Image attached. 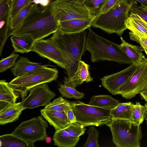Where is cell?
I'll list each match as a JSON object with an SVG mask.
<instances>
[{"instance_id":"6da1fadb","label":"cell","mask_w":147,"mask_h":147,"mask_svg":"<svg viewBox=\"0 0 147 147\" xmlns=\"http://www.w3.org/2000/svg\"><path fill=\"white\" fill-rule=\"evenodd\" d=\"M59 29V23L51 12L50 4L44 7L34 3L18 27L9 32L8 36L29 37L36 42Z\"/></svg>"},{"instance_id":"7a4b0ae2","label":"cell","mask_w":147,"mask_h":147,"mask_svg":"<svg viewBox=\"0 0 147 147\" xmlns=\"http://www.w3.org/2000/svg\"><path fill=\"white\" fill-rule=\"evenodd\" d=\"M86 30L79 33L67 34L59 29L48 38L63 54L66 62L65 70L69 78L76 72L78 62L86 51Z\"/></svg>"},{"instance_id":"3957f363","label":"cell","mask_w":147,"mask_h":147,"mask_svg":"<svg viewBox=\"0 0 147 147\" xmlns=\"http://www.w3.org/2000/svg\"><path fill=\"white\" fill-rule=\"evenodd\" d=\"M88 29L89 32L86 38L85 48L86 51L90 53L92 62L108 61L121 64L131 65L133 63L120 45L97 35L90 27Z\"/></svg>"},{"instance_id":"277c9868","label":"cell","mask_w":147,"mask_h":147,"mask_svg":"<svg viewBox=\"0 0 147 147\" xmlns=\"http://www.w3.org/2000/svg\"><path fill=\"white\" fill-rule=\"evenodd\" d=\"M135 0H120L106 12L98 15L92 22V26L98 28L109 34L115 33L119 36L127 29L125 21L128 18L130 8Z\"/></svg>"},{"instance_id":"5b68a950","label":"cell","mask_w":147,"mask_h":147,"mask_svg":"<svg viewBox=\"0 0 147 147\" xmlns=\"http://www.w3.org/2000/svg\"><path fill=\"white\" fill-rule=\"evenodd\" d=\"M58 71L56 68L44 67L16 77L9 84L15 94L23 100L29 90L39 84L51 82L57 78Z\"/></svg>"},{"instance_id":"8992f818","label":"cell","mask_w":147,"mask_h":147,"mask_svg":"<svg viewBox=\"0 0 147 147\" xmlns=\"http://www.w3.org/2000/svg\"><path fill=\"white\" fill-rule=\"evenodd\" d=\"M112 136V141L117 147H140L142 134L140 125L131 121L113 119L107 125Z\"/></svg>"},{"instance_id":"52a82bcc","label":"cell","mask_w":147,"mask_h":147,"mask_svg":"<svg viewBox=\"0 0 147 147\" xmlns=\"http://www.w3.org/2000/svg\"><path fill=\"white\" fill-rule=\"evenodd\" d=\"M76 121L86 127L107 125L112 121L111 110L90 105L80 101L70 102Z\"/></svg>"},{"instance_id":"ba28073f","label":"cell","mask_w":147,"mask_h":147,"mask_svg":"<svg viewBox=\"0 0 147 147\" xmlns=\"http://www.w3.org/2000/svg\"><path fill=\"white\" fill-rule=\"evenodd\" d=\"M41 115L22 122L12 134L24 141L28 147L34 146V142L44 141L48 137L47 122Z\"/></svg>"},{"instance_id":"9c48e42d","label":"cell","mask_w":147,"mask_h":147,"mask_svg":"<svg viewBox=\"0 0 147 147\" xmlns=\"http://www.w3.org/2000/svg\"><path fill=\"white\" fill-rule=\"evenodd\" d=\"M147 86V58L138 64L130 78L119 88V94L127 99L140 94Z\"/></svg>"},{"instance_id":"30bf717a","label":"cell","mask_w":147,"mask_h":147,"mask_svg":"<svg viewBox=\"0 0 147 147\" xmlns=\"http://www.w3.org/2000/svg\"><path fill=\"white\" fill-rule=\"evenodd\" d=\"M28 96L21 102L25 109H33L46 106L53 99L56 94L49 88L47 83H43L30 89Z\"/></svg>"},{"instance_id":"8fae6325","label":"cell","mask_w":147,"mask_h":147,"mask_svg":"<svg viewBox=\"0 0 147 147\" xmlns=\"http://www.w3.org/2000/svg\"><path fill=\"white\" fill-rule=\"evenodd\" d=\"M32 51L66 69V62L63 54L50 39H42L37 41L34 44Z\"/></svg>"},{"instance_id":"7c38bea8","label":"cell","mask_w":147,"mask_h":147,"mask_svg":"<svg viewBox=\"0 0 147 147\" xmlns=\"http://www.w3.org/2000/svg\"><path fill=\"white\" fill-rule=\"evenodd\" d=\"M138 64L132 63L118 72L104 76L100 79L102 85L112 95L119 94V88L131 77Z\"/></svg>"},{"instance_id":"4fadbf2b","label":"cell","mask_w":147,"mask_h":147,"mask_svg":"<svg viewBox=\"0 0 147 147\" xmlns=\"http://www.w3.org/2000/svg\"><path fill=\"white\" fill-rule=\"evenodd\" d=\"M89 66L84 61H80L77 69L74 75L70 78L67 76L64 77L63 81L64 84L75 88L84 82L88 83L93 81V78L91 77L89 70Z\"/></svg>"},{"instance_id":"5bb4252c","label":"cell","mask_w":147,"mask_h":147,"mask_svg":"<svg viewBox=\"0 0 147 147\" xmlns=\"http://www.w3.org/2000/svg\"><path fill=\"white\" fill-rule=\"evenodd\" d=\"M94 20L92 18L78 19L59 22V29L67 34L80 32L90 27Z\"/></svg>"},{"instance_id":"9a60e30c","label":"cell","mask_w":147,"mask_h":147,"mask_svg":"<svg viewBox=\"0 0 147 147\" xmlns=\"http://www.w3.org/2000/svg\"><path fill=\"white\" fill-rule=\"evenodd\" d=\"M41 115L53 126L55 132L67 127L71 123L66 114L63 112L47 110L45 108L40 111Z\"/></svg>"},{"instance_id":"2e32d148","label":"cell","mask_w":147,"mask_h":147,"mask_svg":"<svg viewBox=\"0 0 147 147\" xmlns=\"http://www.w3.org/2000/svg\"><path fill=\"white\" fill-rule=\"evenodd\" d=\"M50 66H53L49 64L43 65L41 63L32 62L27 57H20L15 65L11 69V71L17 77L41 67Z\"/></svg>"},{"instance_id":"e0dca14e","label":"cell","mask_w":147,"mask_h":147,"mask_svg":"<svg viewBox=\"0 0 147 147\" xmlns=\"http://www.w3.org/2000/svg\"><path fill=\"white\" fill-rule=\"evenodd\" d=\"M19 97L5 80L0 81V110L16 103Z\"/></svg>"},{"instance_id":"ac0fdd59","label":"cell","mask_w":147,"mask_h":147,"mask_svg":"<svg viewBox=\"0 0 147 147\" xmlns=\"http://www.w3.org/2000/svg\"><path fill=\"white\" fill-rule=\"evenodd\" d=\"M125 24L130 31L147 37V22L137 14L129 13Z\"/></svg>"},{"instance_id":"d6986e66","label":"cell","mask_w":147,"mask_h":147,"mask_svg":"<svg viewBox=\"0 0 147 147\" xmlns=\"http://www.w3.org/2000/svg\"><path fill=\"white\" fill-rule=\"evenodd\" d=\"M25 109L19 102L0 110V124L4 125L16 121Z\"/></svg>"},{"instance_id":"ffe728a7","label":"cell","mask_w":147,"mask_h":147,"mask_svg":"<svg viewBox=\"0 0 147 147\" xmlns=\"http://www.w3.org/2000/svg\"><path fill=\"white\" fill-rule=\"evenodd\" d=\"M121 47L126 55L131 60L133 63L139 64L146 58L142 52L143 50L140 46L131 44L121 37Z\"/></svg>"},{"instance_id":"44dd1931","label":"cell","mask_w":147,"mask_h":147,"mask_svg":"<svg viewBox=\"0 0 147 147\" xmlns=\"http://www.w3.org/2000/svg\"><path fill=\"white\" fill-rule=\"evenodd\" d=\"M80 139L71 135L65 129L55 132L53 138L55 145L59 147H75Z\"/></svg>"},{"instance_id":"7402d4cb","label":"cell","mask_w":147,"mask_h":147,"mask_svg":"<svg viewBox=\"0 0 147 147\" xmlns=\"http://www.w3.org/2000/svg\"><path fill=\"white\" fill-rule=\"evenodd\" d=\"M14 51L21 53L32 51V47L36 42L30 37L17 36H11L10 37Z\"/></svg>"},{"instance_id":"603a6c76","label":"cell","mask_w":147,"mask_h":147,"mask_svg":"<svg viewBox=\"0 0 147 147\" xmlns=\"http://www.w3.org/2000/svg\"><path fill=\"white\" fill-rule=\"evenodd\" d=\"M119 100L108 95L93 96L88 104L101 108L112 110L120 103Z\"/></svg>"},{"instance_id":"cb8c5ba5","label":"cell","mask_w":147,"mask_h":147,"mask_svg":"<svg viewBox=\"0 0 147 147\" xmlns=\"http://www.w3.org/2000/svg\"><path fill=\"white\" fill-rule=\"evenodd\" d=\"M134 104L131 102L120 103L111 111L113 119H122L131 121L132 108Z\"/></svg>"},{"instance_id":"d4e9b609","label":"cell","mask_w":147,"mask_h":147,"mask_svg":"<svg viewBox=\"0 0 147 147\" xmlns=\"http://www.w3.org/2000/svg\"><path fill=\"white\" fill-rule=\"evenodd\" d=\"M34 3L32 0H31L15 14L10 17L9 21L10 31L15 29L18 27L33 6Z\"/></svg>"},{"instance_id":"484cf974","label":"cell","mask_w":147,"mask_h":147,"mask_svg":"<svg viewBox=\"0 0 147 147\" xmlns=\"http://www.w3.org/2000/svg\"><path fill=\"white\" fill-rule=\"evenodd\" d=\"M0 147H28L23 140L12 133L0 136Z\"/></svg>"},{"instance_id":"4316f807","label":"cell","mask_w":147,"mask_h":147,"mask_svg":"<svg viewBox=\"0 0 147 147\" xmlns=\"http://www.w3.org/2000/svg\"><path fill=\"white\" fill-rule=\"evenodd\" d=\"M107 0H82V3L88 9L90 16L95 18L100 12Z\"/></svg>"},{"instance_id":"83f0119b","label":"cell","mask_w":147,"mask_h":147,"mask_svg":"<svg viewBox=\"0 0 147 147\" xmlns=\"http://www.w3.org/2000/svg\"><path fill=\"white\" fill-rule=\"evenodd\" d=\"M45 109L59 112H63L66 114L67 111L71 108L70 102L59 97L50 102L45 106Z\"/></svg>"},{"instance_id":"f1b7e54d","label":"cell","mask_w":147,"mask_h":147,"mask_svg":"<svg viewBox=\"0 0 147 147\" xmlns=\"http://www.w3.org/2000/svg\"><path fill=\"white\" fill-rule=\"evenodd\" d=\"M59 86L58 90L62 97L78 100L81 99L84 97V94L77 91L75 88L65 84H60Z\"/></svg>"},{"instance_id":"f546056e","label":"cell","mask_w":147,"mask_h":147,"mask_svg":"<svg viewBox=\"0 0 147 147\" xmlns=\"http://www.w3.org/2000/svg\"><path fill=\"white\" fill-rule=\"evenodd\" d=\"M145 108L144 106L142 105L138 102H136L135 104H134L131 121L140 125L145 119Z\"/></svg>"},{"instance_id":"4dcf8cb0","label":"cell","mask_w":147,"mask_h":147,"mask_svg":"<svg viewBox=\"0 0 147 147\" xmlns=\"http://www.w3.org/2000/svg\"><path fill=\"white\" fill-rule=\"evenodd\" d=\"M88 137L86 142L84 144V147H100L98 144L99 131L96 128L90 126L87 132Z\"/></svg>"},{"instance_id":"1f68e13d","label":"cell","mask_w":147,"mask_h":147,"mask_svg":"<svg viewBox=\"0 0 147 147\" xmlns=\"http://www.w3.org/2000/svg\"><path fill=\"white\" fill-rule=\"evenodd\" d=\"M19 55L13 51L8 57L1 59L0 61V72H3L9 69L14 67Z\"/></svg>"},{"instance_id":"d6a6232c","label":"cell","mask_w":147,"mask_h":147,"mask_svg":"<svg viewBox=\"0 0 147 147\" xmlns=\"http://www.w3.org/2000/svg\"><path fill=\"white\" fill-rule=\"evenodd\" d=\"M65 129L71 135L77 138L84 134L86 130L85 126L77 121L71 123Z\"/></svg>"},{"instance_id":"836d02e7","label":"cell","mask_w":147,"mask_h":147,"mask_svg":"<svg viewBox=\"0 0 147 147\" xmlns=\"http://www.w3.org/2000/svg\"><path fill=\"white\" fill-rule=\"evenodd\" d=\"M11 8L10 0H0V22H6L10 18Z\"/></svg>"},{"instance_id":"e575fe53","label":"cell","mask_w":147,"mask_h":147,"mask_svg":"<svg viewBox=\"0 0 147 147\" xmlns=\"http://www.w3.org/2000/svg\"><path fill=\"white\" fill-rule=\"evenodd\" d=\"M31 0H10V17L15 14Z\"/></svg>"},{"instance_id":"d590c367","label":"cell","mask_w":147,"mask_h":147,"mask_svg":"<svg viewBox=\"0 0 147 147\" xmlns=\"http://www.w3.org/2000/svg\"><path fill=\"white\" fill-rule=\"evenodd\" d=\"M130 39L139 43L147 55V37L143 36L130 31L129 32Z\"/></svg>"},{"instance_id":"8d00e7d4","label":"cell","mask_w":147,"mask_h":147,"mask_svg":"<svg viewBox=\"0 0 147 147\" xmlns=\"http://www.w3.org/2000/svg\"><path fill=\"white\" fill-rule=\"evenodd\" d=\"M129 13L137 14L147 22V7L142 5L139 6L135 2L132 5Z\"/></svg>"},{"instance_id":"74e56055","label":"cell","mask_w":147,"mask_h":147,"mask_svg":"<svg viewBox=\"0 0 147 147\" xmlns=\"http://www.w3.org/2000/svg\"><path fill=\"white\" fill-rule=\"evenodd\" d=\"M120 0H107L100 12L99 15L105 13L110 9L114 6Z\"/></svg>"},{"instance_id":"f35d334b","label":"cell","mask_w":147,"mask_h":147,"mask_svg":"<svg viewBox=\"0 0 147 147\" xmlns=\"http://www.w3.org/2000/svg\"><path fill=\"white\" fill-rule=\"evenodd\" d=\"M66 115L67 119L70 123L76 121V117L72 108L67 111Z\"/></svg>"},{"instance_id":"ab89813d","label":"cell","mask_w":147,"mask_h":147,"mask_svg":"<svg viewBox=\"0 0 147 147\" xmlns=\"http://www.w3.org/2000/svg\"><path fill=\"white\" fill-rule=\"evenodd\" d=\"M140 94L142 98L147 102V86Z\"/></svg>"},{"instance_id":"60d3db41","label":"cell","mask_w":147,"mask_h":147,"mask_svg":"<svg viewBox=\"0 0 147 147\" xmlns=\"http://www.w3.org/2000/svg\"><path fill=\"white\" fill-rule=\"evenodd\" d=\"M50 4V0H42L40 3L41 5L44 7L47 6Z\"/></svg>"},{"instance_id":"b9f144b4","label":"cell","mask_w":147,"mask_h":147,"mask_svg":"<svg viewBox=\"0 0 147 147\" xmlns=\"http://www.w3.org/2000/svg\"><path fill=\"white\" fill-rule=\"evenodd\" d=\"M140 2L141 5L147 7V0H135Z\"/></svg>"},{"instance_id":"7bdbcfd3","label":"cell","mask_w":147,"mask_h":147,"mask_svg":"<svg viewBox=\"0 0 147 147\" xmlns=\"http://www.w3.org/2000/svg\"><path fill=\"white\" fill-rule=\"evenodd\" d=\"M67 3H73L80 1H82V0H63Z\"/></svg>"},{"instance_id":"ee69618b","label":"cell","mask_w":147,"mask_h":147,"mask_svg":"<svg viewBox=\"0 0 147 147\" xmlns=\"http://www.w3.org/2000/svg\"><path fill=\"white\" fill-rule=\"evenodd\" d=\"M144 106L145 108V119L147 123V102L144 104Z\"/></svg>"},{"instance_id":"f6af8a7d","label":"cell","mask_w":147,"mask_h":147,"mask_svg":"<svg viewBox=\"0 0 147 147\" xmlns=\"http://www.w3.org/2000/svg\"><path fill=\"white\" fill-rule=\"evenodd\" d=\"M42 0H32L34 3L36 4H40Z\"/></svg>"},{"instance_id":"bcb514c9","label":"cell","mask_w":147,"mask_h":147,"mask_svg":"<svg viewBox=\"0 0 147 147\" xmlns=\"http://www.w3.org/2000/svg\"><path fill=\"white\" fill-rule=\"evenodd\" d=\"M56 0H50V3H51L53 2H54V1H55Z\"/></svg>"}]
</instances>
